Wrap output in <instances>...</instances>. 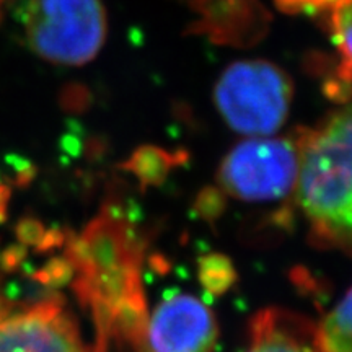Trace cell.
<instances>
[{"label":"cell","mask_w":352,"mask_h":352,"mask_svg":"<svg viewBox=\"0 0 352 352\" xmlns=\"http://www.w3.org/2000/svg\"><path fill=\"white\" fill-rule=\"evenodd\" d=\"M296 192L315 243L352 256V108L298 138Z\"/></svg>","instance_id":"obj_1"},{"label":"cell","mask_w":352,"mask_h":352,"mask_svg":"<svg viewBox=\"0 0 352 352\" xmlns=\"http://www.w3.org/2000/svg\"><path fill=\"white\" fill-rule=\"evenodd\" d=\"M294 85L283 69L261 59L228 65L214 90L228 126L250 138H267L284 126Z\"/></svg>","instance_id":"obj_2"},{"label":"cell","mask_w":352,"mask_h":352,"mask_svg":"<svg viewBox=\"0 0 352 352\" xmlns=\"http://www.w3.org/2000/svg\"><path fill=\"white\" fill-rule=\"evenodd\" d=\"M26 43L50 63L83 65L107 38V13L100 0H30L23 10Z\"/></svg>","instance_id":"obj_3"},{"label":"cell","mask_w":352,"mask_h":352,"mask_svg":"<svg viewBox=\"0 0 352 352\" xmlns=\"http://www.w3.org/2000/svg\"><path fill=\"white\" fill-rule=\"evenodd\" d=\"M298 175V142L250 138L233 147L219 170V183L241 201L270 202L294 192Z\"/></svg>","instance_id":"obj_4"},{"label":"cell","mask_w":352,"mask_h":352,"mask_svg":"<svg viewBox=\"0 0 352 352\" xmlns=\"http://www.w3.org/2000/svg\"><path fill=\"white\" fill-rule=\"evenodd\" d=\"M0 352H94L59 298H46L0 321Z\"/></svg>","instance_id":"obj_5"},{"label":"cell","mask_w":352,"mask_h":352,"mask_svg":"<svg viewBox=\"0 0 352 352\" xmlns=\"http://www.w3.org/2000/svg\"><path fill=\"white\" fill-rule=\"evenodd\" d=\"M147 336L152 352H214L219 327L208 303L178 294L158 303Z\"/></svg>","instance_id":"obj_6"},{"label":"cell","mask_w":352,"mask_h":352,"mask_svg":"<svg viewBox=\"0 0 352 352\" xmlns=\"http://www.w3.org/2000/svg\"><path fill=\"white\" fill-rule=\"evenodd\" d=\"M246 352H318L315 324L302 315L266 308L252 318Z\"/></svg>","instance_id":"obj_7"},{"label":"cell","mask_w":352,"mask_h":352,"mask_svg":"<svg viewBox=\"0 0 352 352\" xmlns=\"http://www.w3.org/2000/svg\"><path fill=\"white\" fill-rule=\"evenodd\" d=\"M315 342L318 352H352V289L315 324Z\"/></svg>","instance_id":"obj_8"},{"label":"cell","mask_w":352,"mask_h":352,"mask_svg":"<svg viewBox=\"0 0 352 352\" xmlns=\"http://www.w3.org/2000/svg\"><path fill=\"white\" fill-rule=\"evenodd\" d=\"M329 25L340 52V78L352 83V0H333Z\"/></svg>","instance_id":"obj_9"},{"label":"cell","mask_w":352,"mask_h":352,"mask_svg":"<svg viewBox=\"0 0 352 352\" xmlns=\"http://www.w3.org/2000/svg\"><path fill=\"white\" fill-rule=\"evenodd\" d=\"M7 314V300L3 297V290H2V284H0V321L6 318Z\"/></svg>","instance_id":"obj_10"},{"label":"cell","mask_w":352,"mask_h":352,"mask_svg":"<svg viewBox=\"0 0 352 352\" xmlns=\"http://www.w3.org/2000/svg\"><path fill=\"white\" fill-rule=\"evenodd\" d=\"M2 2H3V0H0V6H2Z\"/></svg>","instance_id":"obj_11"}]
</instances>
